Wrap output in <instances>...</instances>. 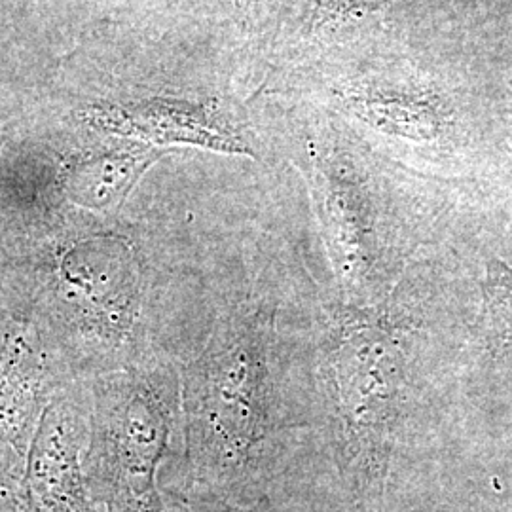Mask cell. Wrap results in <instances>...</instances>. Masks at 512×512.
Masks as SVG:
<instances>
[{"label":"cell","mask_w":512,"mask_h":512,"mask_svg":"<svg viewBox=\"0 0 512 512\" xmlns=\"http://www.w3.org/2000/svg\"><path fill=\"white\" fill-rule=\"evenodd\" d=\"M304 167L340 306L389 302L416 251L414 239L389 219L370 173L348 152L310 145Z\"/></svg>","instance_id":"4"},{"label":"cell","mask_w":512,"mask_h":512,"mask_svg":"<svg viewBox=\"0 0 512 512\" xmlns=\"http://www.w3.org/2000/svg\"><path fill=\"white\" fill-rule=\"evenodd\" d=\"M165 512L167 509H165ZM171 512H266L260 505V495L236 497V495L202 494L177 507Z\"/></svg>","instance_id":"11"},{"label":"cell","mask_w":512,"mask_h":512,"mask_svg":"<svg viewBox=\"0 0 512 512\" xmlns=\"http://www.w3.org/2000/svg\"><path fill=\"white\" fill-rule=\"evenodd\" d=\"M181 410L173 366L145 361L93 385L84 471L105 512H165L158 471Z\"/></svg>","instance_id":"3"},{"label":"cell","mask_w":512,"mask_h":512,"mask_svg":"<svg viewBox=\"0 0 512 512\" xmlns=\"http://www.w3.org/2000/svg\"><path fill=\"white\" fill-rule=\"evenodd\" d=\"M340 306L321 353L336 461L355 512H385L412 391V330L393 308Z\"/></svg>","instance_id":"2"},{"label":"cell","mask_w":512,"mask_h":512,"mask_svg":"<svg viewBox=\"0 0 512 512\" xmlns=\"http://www.w3.org/2000/svg\"><path fill=\"white\" fill-rule=\"evenodd\" d=\"M158 158L152 148H139L116 158L84 165L73 179V194L88 207H110L122 202L131 184Z\"/></svg>","instance_id":"10"},{"label":"cell","mask_w":512,"mask_h":512,"mask_svg":"<svg viewBox=\"0 0 512 512\" xmlns=\"http://www.w3.org/2000/svg\"><path fill=\"white\" fill-rule=\"evenodd\" d=\"M315 2L323 14L336 18L342 14H355V12L380 8L387 0H315Z\"/></svg>","instance_id":"12"},{"label":"cell","mask_w":512,"mask_h":512,"mask_svg":"<svg viewBox=\"0 0 512 512\" xmlns=\"http://www.w3.org/2000/svg\"><path fill=\"white\" fill-rule=\"evenodd\" d=\"M88 427L71 401L48 404L31 439L25 512H99L84 471Z\"/></svg>","instance_id":"6"},{"label":"cell","mask_w":512,"mask_h":512,"mask_svg":"<svg viewBox=\"0 0 512 512\" xmlns=\"http://www.w3.org/2000/svg\"><path fill=\"white\" fill-rule=\"evenodd\" d=\"M38 391L37 355L29 340L0 342V512H25V471Z\"/></svg>","instance_id":"7"},{"label":"cell","mask_w":512,"mask_h":512,"mask_svg":"<svg viewBox=\"0 0 512 512\" xmlns=\"http://www.w3.org/2000/svg\"><path fill=\"white\" fill-rule=\"evenodd\" d=\"M55 298L73 325L122 348L135 338L141 270L128 247L76 249L55 272Z\"/></svg>","instance_id":"5"},{"label":"cell","mask_w":512,"mask_h":512,"mask_svg":"<svg viewBox=\"0 0 512 512\" xmlns=\"http://www.w3.org/2000/svg\"><path fill=\"white\" fill-rule=\"evenodd\" d=\"M344 103L366 126L410 145L431 147L448 135L446 109L431 93L365 86L349 92Z\"/></svg>","instance_id":"8"},{"label":"cell","mask_w":512,"mask_h":512,"mask_svg":"<svg viewBox=\"0 0 512 512\" xmlns=\"http://www.w3.org/2000/svg\"><path fill=\"white\" fill-rule=\"evenodd\" d=\"M247 2H251V4H260V2H264V0H247Z\"/></svg>","instance_id":"13"},{"label":"cell","mask_w":512,"mask_h":512,"mask_svg":"<svg viewBox=\"0 0 512 512\" xmlns=\"http://www.w3.org/2000/svg\"><path fill=\"white\" fill-rule=\"evenodd\" d=\"M473 346L482 365L512 378V266L497 256L484 264Z\"/></svg>","instance_id":"9"},{"label":"cell","mask_w":512,"mask_h":512,"mask_svg":"<svg viewBox=\"0 0 512 512\" xmlns=\"http://www.w3.org/2000/svg\"><path fill=\"white\" fill-rule=\"evenodd\" d=\"M275 306L224 313L181 376L186 458L202 494L253 497L272 431Z\"/></svg>","instance_id":"1"}]
</instances>
